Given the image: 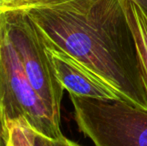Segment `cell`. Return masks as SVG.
Instances as JSON below:
<instances>
[{"label": "cell", "mask_w": 147, "mask_h": 146, "mask_svg": "<svg viewBox=\"0 0 147 146\" xmlns=\"http://www.w3.org/2000/svg\"><path fill=\"white\" fill-rule=\"evenodd\" d=\"M18 9L28 14L47 46L69 54L114 88L125 102L147 111L122 0H32Z\"/></svg>", "instance_id": "1"}, {"label": "cell", "mask_w": 147, "mask_h": 146, "mask_svg": "<svg viewBox=\"0 0 147 146\" xmlns=\"http://www.w3.org/2000/svg\"><path fill=\"white\" fill-rule=\"evenodd\" d=\"M17 119L47 138L63 136L60 123L30 84L0 16V132L6 122Z\"/></svg>", "instance_id": "2"}, {"label": "cell", "mask_w": 147, "mask_h": 146, "mask_svg": "<svg viewBox=\"0 0 147 146\" xmlns=\"http://www.w3.org/2000/svg\"><path fill=\"white\" fill-rule=\"evenodd\" d=\"M69 97L78 129L94 146H147V111L122 100Z\"/></svg>", "instance_id": "3"}, {"label": "cell", "mask_w": 147, "mask_h": 146, "mask_svg": "<svg viewBox=\"0 0 147 146\" xmlns=\"http://www.w3.org/2000/svg\"><path fill=\"white\" fill-rule=\"evenodd\" d=\"M0 16L30 84L55 120L61 123L64 88L57 78L38 28L23 10H7L0 12Z\"/></svg>", "instance_id": "4"}, {"label": "cell", "mask_w": 147, "mask_h": 146, "mask_svg": "<svg viewBox=\"0 0 147 146\" xmlns=\"http://www.w3.org/2000/svg\"><path fill=\"white\" fill-rule=\"evenodd\" d=\"M53 68L64 90L79 97L97 100H122V96L77 60L60 49L47 46Z\"/></svg>", "instance_id": "5"}, {"label": "cell", "mask_w": 147, "mask_h": 146, "mask_svg": "<svg viewBox=\"0 0 147 146\" xmlns=\"http://www.w3.org/2000/svg\"><path fill=\"white\" fill-rule=\"evenodd\" d=\"M122 6L134 38L142 82L147 95V12L133 0H122Z\"/></svg>", "instance_id": "6"}, {"label": "cell", "mask_w": 147, "mask_h": 146, "mask_svg": "<svg viewBox=\"0 0 147 146\" xmlns=\"http://www.w3.org/2000/svg\"><path fill=\"white\" fill-rule=\"evenodd\" d=\"M30 1L32 0H0V12L18 9Z\"/></svg>", "instance_id": "7"}, {"label": "cell", "mask_w": 147, "mask_h": 146, "mask_svg": "<svg viewBox=\"0 0 147 146\" xmlns=\"http://www.w3.org/2000/svg\"><path fill=\"white\" fill-rule=\"evenodd\" d=\"M32 143L33 146H56L55 140L47 138L43 135H40L39 133L35 132L34 130H33Z\"/></svg>", "instance_id": "8"}, {"label": "cell", "mask_w": 147, "mask_h": 146, "mask_svg": "<svg viewBox=\"0 0 147 146\" xmlns=\"http://www.w3.org/2000/svg\"><path fill=\"white\" fill-rule=\"evenodd\" d=\"M55 144L56 146H82L79 143H77L76 141H73L71 139H68L67 137L63 136L61 138H59L58 140H55Z\"/></svg>", "instance_id": "9"}, {"label": "cell", "mask_w": 147, "mask_h": 146, "mask_svg": "<svg viewBox=\"0 0 147 146\" xmlns=\"http://www.w3.org/2000/svg\"><path fill=\"white\" fill-rule=\"evenodd\" d=\"M133 1L136 2L142 9L147 12V0H133Z\"/></svg>", "instance_id": "10"}, {"label": "cell", "mask_w": 147, "mask_h": 146, "mask_svg": "<svg viewBox=\"0 0 147 146\" xmlns=\"http://www.w3.org/2000/svg\"><path fill=\"white\" fill-rule=\"evenodd\" d=\"M0 146H4L3 140H2V135H1V132H0Z\"/></svg>", "instance_id": "11"}]
</instances>
